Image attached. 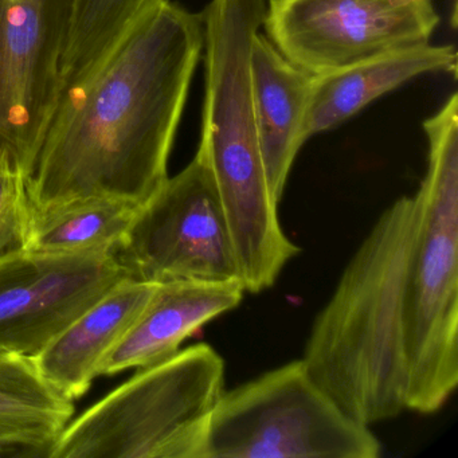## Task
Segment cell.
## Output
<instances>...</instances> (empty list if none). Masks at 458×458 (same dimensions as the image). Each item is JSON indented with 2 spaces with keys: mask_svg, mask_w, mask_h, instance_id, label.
Listing matches in <instances>:
<instances>
[{
  "mask_svg": "<svg viewBox=\"0 0 458 458\" xmlns=\"http://www.w3.org/2000/svg\"><path fill=\"white\" fill-rule=\"evenodd\" d=\"M73 414V401L45 379L33 358L0 352V457H49Z\"/></svg>",
  "mask_w": 458,
  "mask_h": 458,
  "instance_id": "9a60e30c",
  "label": "cell"
},
{
  "mask_svg": "<svg viewBox=\"0 0 458 458\" xmlns=\"http://www.w3.org/2000/svg\"><path fill=\"white\" fill-rule=\"evenodd\" d=\"M114 253L41 254L0 259V352L34 358L123 278Z\"/></svg>",
  "mask_w": 458,
  "mask_h": 458,
  "instance_id": "30bf717a",
  "label": "cell"
},
{
  "mask_svg": "<svg viewBox=\"0 0 458 458\" xmlns=\"http://www.w3.org/2000/svg\"><path fill=\"white\" fill-rule=\"evenodd\" d=\"M417 221L415 194L380 214L313 321L301 359L313 380L363 425L406 410L404 326Z\"/></svg>",
  "mask_w": 458,
  "mask_h": 458,
  "instance_id": "7a4b0ae2",
  "label": "cell"
},
{
  "mask_svg": "<svg viewBox=\"0 0 458 458\" xmlns=\"http://www.w3.org/2000/svg\"><path fill=\"white\" fill-rule=\"evenodd\" d=\"M369 426L351 418L301 359L225 391L187 458H377Z\"/></svg>",
  "mask_w": 458,
  "mask_h": 458,
  "instance_id": "5b68a950",
  "label": "cell"
},
{
  "mask_svg": "<svg viewBox=\"0 0 458 458\" xmlns=\"http://www.w3.org/2000/svg\"><path fill=\"white\" fill-rule=\"evenodd\" d=\"M203 47L202 13L152 0L106 57L61 92L28 181L31 210L85 198L146 203L168 178Z\"/></svg>",
  "mask_w": 458,
  "mask_h": 458,
  "instance_id": "6da1fadb",
  "label": "cell"
},
{
  "mask_svg": "<svg viewBox=\"0 0 458 458\" xmlns=\"http://www.w3.org/2000/svg\"><path fill=\"white\" fill-rule=\"evenodd\" d=\"M224 383L225 361L211 345L179 350L71 420L49 458H187Z\"/></svg>",
  "mask_w": 458,
  "mask_h": 458,
  "instance_id": "8992f818",
  "label": "cell"
},
{
  "mask_svg": "<svg viewBox=\"0 0 458 458\" xmlns=\"http://www.w3.org/2000/svg\"><path fill=\"white\" fill-rule=\"evenodd\" d=\"M265 10V0H210L202 13L205 104L198 152L213 174L249 293L272 288L300 253L281 227L257 128L251 49Z\"/></svg>",
  "mask_w": 458,
  "mask_h": 458,
  "instance_id": "3957f363",
  "label": "cell"
},
{
  "mask_svg": "<svg viewBox=\"0 0 458 458\" xmlns=\"http://www.w3.org/2000/svg\"><path fill=\"white\" fill-rule=\"evenodd\" d=\"M430 73H457L452 45H418L361 61L342 71L312 76L307 114L308 139L334 130L372 101L404 82Z\"/></svg>",
  "mask_w": 458,
  "mask_h": 458,
  "instance_id": "5bb4252c",
  "label": "cell"
},
{
  "mask_svg": "<svg viewBox=\"0 0 458 458\" xmlns=\"http://www.w3.org/2000/svg\"><path fill=\"white\" fill-rule=\"evenodd\" d=\"M152 0H72L61 92L84 79Z\"/></svg>",
  "mask_w": 458,
  "mask_h": 458,
  "instance_id": "e0dca14e",
  "label": "cell"
},
{
  "mask_svg": "<svg viewBox=\"0 0 458 458\" xmlns=\"http://www.w3.org/2000/svg\"><path fill=\"white\" fill-rule=\"evenodd\" d=\"M441 18L434 0H269L265 37L310 76L428 44Z\"/></svg>",
  "mask_w": 458,
  "mask_h": 458,
  "instance_id": "ba28073f",
  "label": "cell"
},
{
  "mask_svg": "<svg viewBox=\"0 0 458 458\" xmlns=\"http://www.w3.org/2000/svg\"><path fill=\"white\" fill-rule=\"evenodd\" d=\"M140 205L114 198H85L31 210L25 250L41 254H116Z\"/></svg>",
  "mask_w": 458,
  "mask_h": 458,
  "instance_id": "2e32d148",
  "label": "cell"
},
{
  "mask_svg": "<svg viewBox=\"0 0 458 458\" xmlns=\"http://www.w3.org/2000/svg\"><path fill=\"white\" fill-rule=\"evenodd\" d=\"M243 294L240 281L157 284L135 323L104 358L98 377L167 360L205 324L237 308Z\"/></svg>",
  "mask_w": 458,
  "mask_h": 458,
  "instance_id": "8fae6325",
  "label": "cell"
},
{
  "mask_svg": "<svg viewBox=\"0 0 458 458\" xmlns=\"http://www.w3.org/2000/svg\"><path fill=\"white\" fill-rule=\"evenodd\" d=\"M254 109L262 159L273 198L280 203L307 135L312 76L289 63L259 33L251 49Z\"/></svg>",
  "mask_w": 458,
  "mask_h": 458,
  "instance_id": "4fadbf2b",
  "label": "cell"
},
{
  "mask_svg": "<svg viewBox=\"0 0 458 458\" xmlns=\"http://www.w3.org/2000/svg\"><path fill=\"white\" fill-rule=\"evenodd\" d=\"M114 256L144 283H241L213 174L199 152L140 206Z\"/></svg>",
  "mask_w": 458,
  "mask_h": 458,
  "instance_id": "52a82bcc",
  "label": "cell"
},
{
  "mask_svg": "<svg viewBox=\"0 0 458 458\" xmlns=\"http://www.w3.org/2000/svg\"><path fill=\"white\" fill-rule=\"evenodd\" d=\"M428 170L407 284L406 410L433 414L458 385V95L423 122Z\"/></svg>",
  "mask_w": 458,
  "mask_h": 458,
  "instance_id": "277c9868",
  "label": "cell"
},
{
  "mask_svg": "<svg viewBox=\"0 0 458 458\" xmlns=\"http://www.w3.org/2000/svg\"><path fill=\"white\" fill-rule=\"evenodd\" d=\"M72 0H0V152L30 178L61 95Z\"/></svg>",
  "mask_w": 458,
  "mask_h": 458,
  "instance_id": "9c48e42d",
  "label": "cell"
},
{
  "mask_svg": "<svg viewBox=\"0 0 458 458\" xmlns=\"http://www.w3.org/2000/svg\"><path fill=\"white\" fill-rule=\"evenodd\" d=\"M28 176L0 152V259L25 250L30 224Z\"/></svg>",
  "mask_w": 458,
  "mask_h": 458,
  "instance_id": "ac0fdd59",
  "label": "cell"
},
{
  "mask_svg": "<svg viewBox=\"0 0 458 458\" xmlns=\"http://www.w3.org/2000/svg\"><path fill=\"white\" fill-rule=\"evenodd\" d=\"M157 285L125 277L112 286L34 356L45 379L71 401L85 395L104 358L135 323Z\"/></svg>",
  "mask_w": 458,
  "mask_h": 458,
  "instance_id": "7c38bea8",
  "label": "cell"
}]
</instances>
